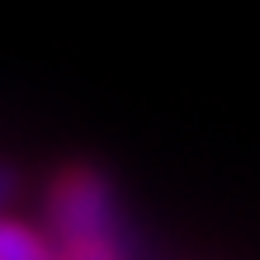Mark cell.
Returning a JSON list of instances; mask_svg holds the SVG:
<instances>
[{
    "instance_id": "cell-1",
    "label": "cell",
    "mask_w": 260,
    "mask_h": 260,
    "mask_svg": "<svg viewBox=\"0 0 260 260\" xmlns=\"http://www.w3.org/2000/svg\"><path fill=\"white\" fill-rule=\"evenodd\" d=\"M43 227L57 246L71 241H100L118 237V199L114 180L90 161H67L57 166L48 189H43Z\"/></svg>"
},
{
    "instance_id": "cell-2",
    "label": "cell",
    "mask_w": 260,
    "mask_h": 260,
    "mask_svg": "<svg viewBox=\"0 0 260 260\" xmlns=\"http://www.w3.org/2000/svg\"><path fill=\"white\" fill-rule=\"evenodd\" d=\"M0 260H57V241L19 218H0Z\"/></svg>"
},
{
    "instance_id": "cell-3",
    "label": "cell",
    "mask_w": 260,
    "mask_h": 260,
    "mask_svg": "<svg viewBox=\"0 0 260 260\" xmlns=\"http://www.w3.org/2000/svg\"><path fill=\"white\" fill-rule=\"evenodd\" d=\"M57 260H123V246H118V237L71 241V246H57Z\"/></svg>"
},
{
    "instance_id": "cell-4",
    "label": "cell",
    "mask_w": 260,
    "mask_h": 260,
    "mask_svg": "<svg viewBox=\"0 0 260 260\" xmlns=\"http://www.w3.org/2000/svg\"><path fill=\"white\" fill-rule=\"evenodd\" d=\"M19 189H24L19 166H14V161H0V218H5V208L19 199Z\"/></svg>"
}]
</instances>
